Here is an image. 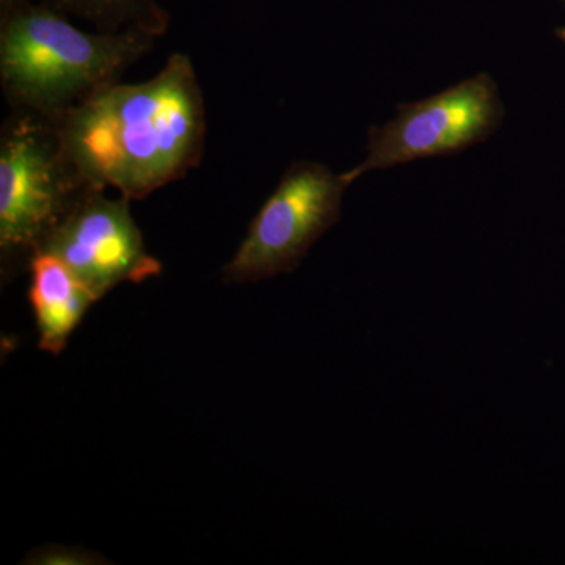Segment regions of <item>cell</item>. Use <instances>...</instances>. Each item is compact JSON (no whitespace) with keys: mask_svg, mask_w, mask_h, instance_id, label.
Listing matches in <instances>:
<instances>
[{"mask_svg":"<svg viewBox=\"0 0 565 565\" xmlns=\"http://www.w3.org/2000/svg\"><path fill=\"white\" fill-rule=\"evenodd\" d=\"M52 122L82 178L129 200L185 177L206 141L202 88L191 57L180 52L152 79L107 85Z\"/></svg>","mask_w":565,"mask_h":565,"instance_id":"cell-1","label":"cell"},{"mask_svg":"<svg viewBox=\"0 0 565 565\" xmlns=\"http://www.w3.org/2000/svg\"><path fill=\"white\" fill-rule=\"evenodd\" d=\"M159 36L85 32L46 2L18 3L0 20V82L14 111L55 121L148 54Z\"/></svg>","mask_w":565,"mask_h":565,"instance_id":"cell-2","label":"cell"},{"mask_svg":"<svg viewBox=\"0 0 565 565\" xmlns=\"http://www.w3.org/2000/svg\"><path fill=\"white\" fill-rule=\"evenodd\" d=\"M93 185L77 172L54 122L17 111L0 139V253L3 277L32 256Z\"/></svg>","mask_w":565,"mask_h":565,"instance_id":"cell-3","label":"cell"},{"mask_svg":"<svg viewBox=\"0 0 565 565\" xmlns=\"http://www.w3.org/2000/svg\"><path fill=\"white\" fill-rule=\"evenodd\" d=\"M351 182L327 166L297 162L253 218L247 236L222 270L228 285L289 274L340 218Z\"/></svg>","mask_w":565,"mask_h":565,"instance_id":"cell-4","label":"cell"},{"mask_svg":"<svg viewBox=\"0 0 565 565\" xmlns=\"http://www.w3.org/2000/svg\"><path fill=\"white\" fill-rule=\"evenodd\" d=\"M503 117V103L489 74L460 82L424 102L401 104L392 121L370 129L366 158L344 173L345 180L352 184L371 170L462 151L489 139Z\"/></svg>","mask_w":565,"mask_h":565,"instance_id":"cell-5","label":"cell"},{"mask_svg":"<svg viewBox=\"0 0 565 565\" xmlns=\"http://www.w3.org/2000/svg\"><path fill=\"white\" fill-rule=\"evenodd\" d=\"M129 203L128 196L110 199L103 189L92 188L41 247L61 258L96 300L122 282L139 285L162 273Z\"/></svg>","mask_w":565,"mask_h":565,"instance_id":"cell-6","label":"cell"},{"mask_svg":"<svg viewBox=\"0 0 565 565\" xmlns=\"http://www.w3.org/2000/svg\"><path fill=\"white\" fill-rule=\"evenodd\" d=\"M29 300L39 330V348L52 355H61L88 308L98 300L73 270L52 253H35L29 263Z\"/></svg>","mask_w":565,"mask_h":565,"instance_id":"cell-7","label":"cell"},{"mask_svg":"<svg viewBox=\"0 0 565 565\" xmlns=\"http://www.w3.org/2000/svg\"><path fill=\"white\" fill-rule=\"evenodd\" d=\"M66 17L92 22L102 32L129 29L161 36L170 25V14L156 0H43Z\"/></svg>","mask_w":565,"mask_h":565,"instance_id":"cell-8","label":"cell"},{"mask_svg":"<svg viewBox=\"0 0 565 565\" xmlns=\"http://www.w3.org/2000/svg\"><path fill=\"white\" fill-rule=\"evenodd\" d=\"M106 557L96 555L90 550L77 546L46 545L33 550L22 564L32 565H93L107 564Z\"/></svg>","mask_w":565,"mask_h":565,"instance_id":"cell-9","label":"cell"},{"mask_svg":"<svg viewBox=\"0 0 565 565\" xmlns=\"http://www.w3.org/2000/svg\"><path fill=\"white\" fill-rule=\"evenodd\" d=\"M22 2H28V0H0V11L9 10L11 7Z\"/></svg>","mask_w":565,"mask_h":565,"instance_id":"cell-10","label":"cell"},{"mask_svg":"<svg viewBox=\"0 0 565 565\" xmlns=\"http://www.w3.org/2000/svg\"><path fill=\"white\" fill-rule=\"evenodd\" d=\"M559 35H561V39H563L565 41V29H564V31L559 32Z\"/></svg>","mask_w":565,"mask_h":565,"instance_id":"cell-11","label":"cell"}]
</instances>
